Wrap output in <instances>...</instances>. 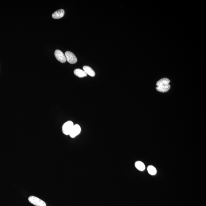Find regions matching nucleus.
I'll return each mask as SVG.
<instances>
[{
  "instance_id": "f257e3e1",
  "label": "nucleus",
  "mask_w": 206,
  "mask_h": 206,
  "mask_svg": "<svg viewBox=\"0 0 206 206\" xmlns=\"http://www.w3.org/2000/svg\"><path fill=\"white\" fill-rule=\"evenodd\" d=\"M74 124L71 121H68L64 123L62 127V131L65 135H69Z\"/></svg>"
},
{
  "instance_id": "f03ea898",
  "label": "nucleus",
  "mask_w": 206,
  "mask_h": 206,
  "mask_svg": "<svg viewBox=\"0 0 206 206\" xmlns=\"http://www.w3.org/2000/svg\"><path fill=\"white\" fill-rule=\"evenodd\" d=\"M28 201L31 203L36 206H46V204L44 201L36 197L30 196L28 198Z\"/></svg>"
},
{
  "instance_id": "7ed1b4c3",
  "label": "nucleus",
  "mask_w": 206,
  "mask_h": 206,
  "mask_svg": "<svg viewBox=\"0 0 206 206\" xmlns=\"http://www.w3.org/2000/svg\"><path fill=\"white\" fill-rule=\"evenodd\" d=\"M81 127L80 125H78V124H75V125H74L73 127H72V129L71 130L69 136L71 138H75L80 134L81 132Z\"/></svg>"
},
{
  "instance_id": "20e7f679",
  "label": "nucleus",
  "mask_w": 206,
  "mask_h": 206,
  "mask_svg": "<svg viewBox=\"0 0 206 206\" xmlns=\"http://www.w3.org/2000/svg\"><path fill=\"white\" fill-rule=\"evenodd\" d=\"M66 60L71 64H76L77 62V58L75 56L72 52L70 51H66L65 53Z\"/></svg>"
},
{
  "instance_id": "39448f33",
  "label": "nucleus",
  "mask_w": 206,
  "mask_h": 206,
  "mask_svg": "<svg viewBox=\"0 0 206 206\" xmlns=\"http://www.w3.org/2000/svg\"><path fill=\"white\" fill-rule=\"evenodd\" d=\"M55 56L57 60L62 63H65L66 59L65 55L61 50H56L55 52Z\"/></svg>"
},
{
  "instance_id": "423d86ee",
  "label": "nucleus",
  "mask_w": 206,
  "mask_h": 206,
  "mask_svg": "<svg viewBox=\"0 0 206 206\" xmlns=\"http://www.w3.org/2000/svg\"><path fill=\"white\" fill-rule=\"evenodd\" d=\"M170 88V85L169 84H163L158 86L156 89L157 91L161 93H166L168 91Z\"/></svg>"
},
{
  "instance_id": "0eeeda50",
  "label": "nucleus",
  "mask_w": 206,
  "mask_h": 206,
  "mask_svg": "<svg viewBox=\"0 0 206 206\" xmlns=\"http://www.w3.org/2000/svg\"><path fill=\"white\" fill-rule=\"evenodd\" d=\"M65 11L63 9H60L55 11L52 15V17L54 19H60L64 17Z\"/></svg>"
},
{
  "instance_id": "6e6552de",
  "label": "nucleus",
  "mask_w": 206,
  "mask_h": 206,
  "mask_svg": "<svg viewBox=\"0 0 206 206\" xmlns=\"http://www.w3.org/2000/svg\"><path fill=\"white\" fill-rule=\"evenodd\" d=\"M74 73L75 75L80 78H84L87 76V74L83 70L79 68L76 69L74 71Z\"/></svg>"
},
{
  "instance_id": "1a4fd4ad",
  "label": "nucleus",
  "mask_w": 206,
  "mask_h": 206,
  "mask_svg": "<svg viewBox=\"0 0 206 206\" xmlns=\"http://www.w3.org/2000/svg\"><path fill=\"white\" fill-rule=\"evenodd\" d=\"M83 70L85 71L87 75H89L91 77L95 76V71L90 66H84L83 67Z\"/></svg>"
},
{
  "instance_id": "9d476101",
  "label": "nucleus",
  "mask_w": 206,
  "mask_h": 206,
  "mask_svg": "<svg viewBox=\"0 0 206 206\" xmlns=\"http://www.w3.org/2000/svg\"><path fill=\"white\" fill-rule=\"evenodd\" d=\"M135 166L136 168L139 171H143L145 169L144 164L141 161H137L136 162Z\"/></svg>"
},
{
  "instance_id": "9b49d317",
  "label": "nucleus",
  "mask_w": 206,
  "mask_h": 206,
  "mask_svg": "<svg viewBox=\"0 0 206 206\" xmlns=\"http://www.w3.org/2000/svg\"><path fill=\"white\" fill-rule=\"evenodd\" d=\"M147 170H148V173L152 175H154L156 174V169L155 168V167L153 166L150 165L148 166V168H147Z\"/></svg>"
},
{
  "instance_id": "f8f14e48",
  "label": "nucleus",
  "mask_w": 206,
  "mask_h": 206,
  "mask_svg": "<svg viewBox=\"0 0 206 206\" xmlns=\"http://www.w3.org/2000/svg\"><path fill=\"white\" fill-rule=\"evenodd\" d=\"M170 82V81L169 79L166 78H164L158 81L156 83V86H158L163 84H169Z\"/></svg>"
}]
</instances>
